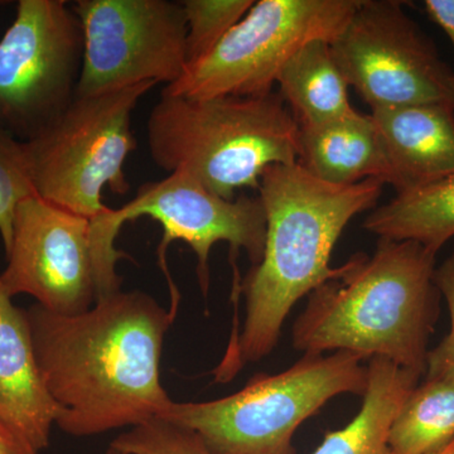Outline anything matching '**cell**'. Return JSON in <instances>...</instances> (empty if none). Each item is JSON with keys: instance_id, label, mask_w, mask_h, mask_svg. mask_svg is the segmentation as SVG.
Returning a JSON list of instances; mask_svg holds the SVG:
<instances>
[{"instance_id": "obj_20", "label": "cell", "mask_w": 454, "mask_h": 454, "mask_svg": "<svg viewBox=\"0 0 454 454\" xmlns=\"http://www.w3.org/2000/svg\"><path fill=\"white\" fill-rule=\"evenodd\" d=\"M253 0H184L187 67L205 59L254 5Z\"/></svg>"}, {"instance_id": "obj_18", "label": "cell", "mask_w": 454, "mask_h": 454, "mask_svg": "<svg viewBox=\"0 0 454 454\" xmlns=\"http://www.w3.org/2000/svg\"><path fill=\"white\" fill-rule=\"evenodd\" d=\"M363 227L380 239L415 241L438 253L454 238V175L397 193L381 207L373 208Z\"/></svg>"}, {"instance_id": "obj_9", "label": "cell", "mask_w": 454, "mask_h": 454, "mask_svg": "<svg viewBox=\"0 0 454 454\" xmlns=\"http://www.w3.org/2000/svg\"><path fill=\"white\" fill-rule=\"evenodd\" d=\"M83 61L82 22L66 0H20L0 40V127L28 142L70 106Z\"/></svg>"}, {"instance_id": "obj_26", "label": "cell", "mask_w": 454, "mask_h": 454, "mask_svg": "<svg viewBox=\"0 0 454 454\" xmlns=\"http://www.w3.org/2000/svg\"><path fill=\"white\" fill-rule=\"evenodd\" d=\"M429 454H454V439L446 444V446L439 448L435 452Z\"/></svg>"}, {"instance_id": "obj_24", "label": "cell", "mask_w": 454, "mask_h": 454, "mask_svg": "<svg viewBox=\"0 0 454 454\" xmlns=\"http://www.w3.org/2000/svg\"><path fill=\"white\" fill-rule=\"evenodd\" d=\"M423 7L430 20L446 33L454 49V0H426Z\"/></svg>"}, {"instance_id": "obj_15", "label": "cell", "mask_w": 454, "mask_h": 454, "mask_svg": "<svg viewBox=\"0 0 454 454\" xmlns=\"http://www.w3.org/2000/svg\"><path fill=\"white\" fill-rule=\"evenodd\" d=\"M297 163L313 177L336 186L389 177L372 116L355 112L324 124L300 127Z\"/></svg>"}, {"instance_id": "obj_22", "label": "cell", "mask_w": 454, "mask_h": 454, "mask_svg": "<svg viewBox=\"0 0 454 454\" xmlns=\"http://www.w3.org/2000/svg\"><path fill=\"white\" fill-rule=\"evenodd\" d=\"M110 446L125 454H212L195 433L160 418L121 433Z\"/></svg>"}, {"instance_id": "obj_27", "label": "cell", "mask_w": 454, "mask_h": 454, "mask_svg": "<svg viewBox=\"0 0 454 454\" xmlns=\"http://www.w3.org/2000/svg\"><path fill=\"white\" fill-rule=\"evenodd\" d=\"M106 454H125L121 452V450H115V448H113L112 446L109 447V450H106Z\"/></svg>"}, {"instance_id": "obj_13", "label": "cell", "mask_w": 454, "mask_h": 454, "mask_svg": "<svg viewBox=\"0 0 454 454\" xmlns=\"http://www.w3.org/2000/svg\"><path fill=\"white\" fill-rule=\"evenodd\" d=\"M397 193L454 175V107L419 104L370 113Z\"/></svg>"}, {"instance_id": "obj_23", "label": "cell", "mask_w": 454, "mask_h": 454, "mask_svg": "<svg viewBox=\"0 0 454 454\" xmlns=\"http://www.w3.org/2000/svg\"><path fill=\"white\" fill-rule=\"evenodd\" d=\"M434 280L450 309V331L437 348L428 352L424 376H454V247L446 262L435 269Z\"/></svg>"}, {"instance_id": "obj_19", "label": "cell", "mask_w": 454, "mask_h": 454, "mask_svg": "<svg viewBox=\"0 0 454 454\" xmlns=\"http://www.w3.org/2000/svg\"><path fill=\"white\" fill-rule=\"evenodd\" d=\"M454 439V376H426L397 413L390 454H429Z\"/></svg>"}, {"instance_id": "obj_14", "label": "cell", "mask_w": 454, "mask_h": 454, "mask_svg": "<svg viewBox=\"0 0 454 454\" xmlns=\"http://www.w3.org/2000/svg\"><path fill=\"white\" fill-rule=\"evenodd\" d=\"M59 413L38 366L26 309L14 306L0 283V420L41 452Z\"/></svg>"}, {"instance_id": "obj_2", "label": "cell", "mask_w": 454, "mask_h": 454, "mask_svg": "<svg viewBox=\"0 0 454 454\" xmlns=\"http://www.w3.org/2000/svg\"><path fill=\"white\" fill-rule=\"evenodd\" d=\"M384 184L370 178L336 186L298 163L274 164L262 172L264 252L239 286L235 298L244 294L247 307L243 330L231 336L215 382H229L247 364L267 357L297 301L339 276L340 267H330L334 245L349 221L375 208Z\"/></svg>"}, {"instance_id": "obj_21", "label": "cell", "mask_w": 454, "mask_h": 454, "mask_svg": "<svg viewBox=\"0 0 454 454\" xmlns=\"http://www.w3.org/2000/svg\"><path fill=\"white\" fill-rule=\"evenodd\" d=\"M37 196L29 176L22 140L0 127V238L8 252L18 205Z\"/></svg>"}, {"instance_id": "obj_7", "label": "cell", "mask_w": 454, "mask_h": 454, "mask_svg": "<svg viewBox=\"0 0 454 454\" xmlns=\"http://www.w3.org/2000/svg\"><path fill=\"white\" fill-rule=\"evenodd\" d=\"M157 82L76 97L52 124L23 142L35 193L92 220L107 210L104 190L125 195V160L136 151L131 119Z\"/></svg>"}, {"instance_id": "obj_4", "label": "cell", "mask_w": 454, "mask_h": 454, "mask_svg": "<svg viewBox=\"0 0 454 454\" xmlns=\"http://www.w3.org/2000/svg\"><path fill=\"white\" fill-rule=\"evenodd\" d=\"M146 142L160 169L186 172L232 201L243 188L258 190L268 167L297 163L300 124L278 91L205 100L160 95Z\"/></svg>"}, {"instance_id": "obj_17", "label": "cell", "mask_w": 454, "mask_h": 454, "mask_svg": "<svg viewBox=\"0 0 454 454\" xmlns=\"http://www.w3.org/2000/svg\"><path fill=\"white\" fill-rule=\"evenodd\" d=\"M277 83L300 127L324 124L356 112L328 41L304 44L284 65Z\"/></svg>"}, {"instance_id": "obj_1", "label": "cell", "mask_w": 454, "mask_h": 454, "mask_svg": "<svg viewBox=\"0 0 454 454\" xmlns=\"http://www.w3.org/2000/svg\"><path fill=\"white\" fill-rule=\"evenodd\" d=\"M56 426L74 437L133 428L173 402L160 382L166 333L177 313L148 293L118 291L74 316L26 309Z\"/></svg>"}, {"instance_id": "obj_3", "label": "cell", "mask_w": 454, "mask_h": 454, "mask_svg": "<svg viewBox=\"0 0 454 454\" xmlns=\"http://www.w3.org/2000/svg\"><path fill=\"white\" fill-rule=\"evenodd\" d=\"M437 254L389 239H380L372 255L355 254L339 276L309 293L293 325V348L304 355L381 357L423 376L441 309Z\"/></svg>"}, {"instance_id": "obj_11", "label": "cell", "mask_w": 454, "mask_h": 454, "mask_svg": "<svg viewBox=\"0 0 454 454\" xmlns=\"http://www.w3.org/2000/svg\"><path fill=\"white\" fill-rule=\"evenodd\" d=\"M83 61L76 97L143 82H177L187 70V23L182 2L77 0Z\"/></svg>"}, {"instance_id": "obj_8", "label": "cell", "mask_w": 454, "mask_h": 454, "mask_svg": "<svg viewBox=\"0 0 454 454\" xmlns=\"http://www.w3.org/2000/svg\"><path fill=\"white\" fill-rule=\"evenodd\" d=\"M358 4L360 0H259L162 95L205 100L269 94L289 59L310 41L331 43Z\"/></svg>"}, {"instance_id": "obj_12", "label": "cell", "mask_w": 454, "mask_h": 454, "mask_svg": "<svg viewBox=\"0 0 454 454\" xmlns=\"http://www.w3.org/2000/svg\"><path fill=\"white\" fill-rule=\"evenodd\" d=\"M91 221L33 196L18 205L0 283L61 316L86 312L98 298Z\"/></svg>"}, {"instance_id": "obj_25", "label": "cell", "mask_w": 454, "mask_h": 454, "mask_svg": "<svg viewBox=\"0 0 454 454\" xmlns=\"http://www.w3.org/2000/svg\"><path fill=\"white\" fill-rule=\"evenodd\" d=\"M0 454H38L26 441L7 424L0 420Z\"/></svg>"}, {"instance_id": "obj_10", "label": "cell", "mask_w": 454, "mask_h": 454, "mask_svg": "<svg viewBox=\"0 0 454 454\" xmlns=\"http://www.w3.org/2000/svg\"><path fill=\"white\" fill-rule=\"evenodd\" d=\"M396 0H360L331 42L348 86L373 109L443 104L454 107V71Z\"/></svg>"}, {"instance_id": "obj_5", "label": "cell", "mask_w": 454, "mask_h": 454, "mask_svg": "<svg viewBox=\"0 0 454 454\" xmlns=\"http://www.w3.org/2000/svg\"><path fill=\"white\" fill-rule=\"evenodd\" d=\"M365 360L351 352L303 355L286 372L258 373L221 399L170 403L160 419L191 430L212 454H298L301 424L342 394L364 396Z\"/></svg>"}, {"instance_id": "obj_6", "label": "cell", "mask_w": 454, "mask_h": 454, "mask_svg": "<svg viewBox=\"0 0 454 454\" xmlns=\"http://www.w3.org/2000/svg\"><path fill=\"white\" fill-rule=\"evenodd\" d=\"M145 216L163 227V240L158 247V262L168 282L172 298L170 309L176 312H178L181 294L170 278L166 262L167 249L173 241H184L196 254L197 278L205 295L210 288L208 260L215 244L226 241L231 249L234 294L240 283L235 264L238 253L244 250L252 267L262 260L267 219L259 196H240L229 201L206 190L188 173L173 172L163 181L142 184L136 197L127 205L121 208L109 207L104 214L90 220L98 297L121 291V278L116 274V262L129 256L115 249V240L125 223Z\"/></svg>"}, {"instance_id": "obj_16", "label": "cell", "mask_w": 454, "mask_h": 454, "mask_svg": "<svg viewBox=\"0 0 454 454\" xmlns=\"http://www.w3.org/2000/svg\"><path fill=\"white\" fill-rule=\"evenodd\" d=\"M367 372L360 411L345 428L325 433L312 454H390L391 426L422 376L381 357L370 358Z\"/></svg>"}]
</instances>
